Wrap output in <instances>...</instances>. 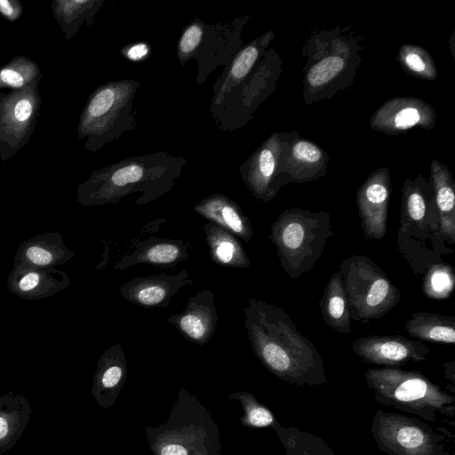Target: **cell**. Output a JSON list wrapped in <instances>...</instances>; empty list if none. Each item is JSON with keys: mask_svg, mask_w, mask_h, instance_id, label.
I'll return each instance as SVG.
<instances>
[{"mask_svg": "<svg viewBox=\"0 0 455 455\" xmlns=\"http://www.w3.org/2000/svg\"><path fill=\"white\" fill-rule=\"evenodd\" d=\"M367 387L385 405L435 421L439 413L453 411L454 397L418 371L398 367L370 368L364 373Z\"/></svg>", "mask_w": 455, "mask_h": 455, "instance_id": "4", "label": "cell"}, {"mask_svg": "<svg viewBox=\"0 0 455 455\" xmlns=\"http://www.w3.org/2000/svg\"><path fill=\"white\" fill-rule=\"evenodd\" d=\"M390 192L388 176L381 172L371 176L358 189L356 204L365 238L379 240L387 235Z\"/></svg>", "mask_w": 455, "mask_h": 455, "instance_id": "12", "label": "cell"}, {"mask_svg": "<svg viewBox=\"0 0 455 455\" xmlns=\"http://www.w3.org/2000/svg\"><path fill=\"white\" fill-rule=\"evenodd\" d=\"M193 280L186 268L175 274H157L132 278L119 292L127 301L144 307H165L176 293Z\"/></svg>", "mask_w": 455, "mask_h": 455, "instance_id": "11", "label": "cell"}, {"mask_svg": "<svg viewBox=\"0 0 455 455\" xmlns=\"http://www.w3.org/2000/svg\"><path fill=\"white\" fill-rule=\"evenodd\" d=\"M427 56V52L418 47L403 46L401 49L402 60L409 70L424 77H434L435 68Z\"/></svg>", "mask_w": 455, "mask_h": 455, "instance_id": "32", "label": "cell"}, {"mask_svg": "<svg viewBox=\"0 0 455 455\" xmlns=\"http://www.w3.org/2000/svg\"><path fill=\"white\" fill-rule=\"evenodd\" d=\"M243 310L251 348L268 371L292 385L327 381L321 354L283 308L249 297Z\"/></svg>", "mask_w": 455, "mask_h": 455, "instance_id": "1", "label": "cell"}, {"mask_svg": "<svg viewBox=\"0 0 455 455\" xmlns=\"http://www.w3.org/2000/svg\"><path fill=\"white\" fill-rule=\"evenodd\" d=\"M139 87L134 79H122L101 84L92 92L77 126L78 140L86 138V150L96 152L135 129L132 108Z\"/></svg>", "mask_w": 455, "mask_h": 455, "instance_id": "5", "label": "cell"}, {"mask_svg": "<svg viewBox=\"0 0 455 455\" xmlns=\"http://www.w3.org/2000/svg\"><path fill=\"white\" fill-rule=\"evenodd\" d=\"M344 68V61L338 56H331L313 66L307 74V83L313 87L324 85L332 80Z\"/></svg>", "mask_w": 455, "mask_h": 455, "instance_id": "30", "label": "cell"}, {"mask_svg": "<svg viewBox=\"0 0 455 455\" xmlns=\"http://www.w3.org/2000/svg\"><path fill=\"white\" fill-rule=\"evenodd\" d=\"M94 375V390L100 395L117 392L124 382L127 363L121 344L110 346L101 355Z\"/></svg>", "mask_w": 455, "mask_h": 455, "instance_id": "24", "label": "cell"}, {"mask_svg": "<svg viewBox=\"0 0 455 455\" xmlns=\"http://www.w3.org/2000/svg\"><path fill=\"white\" fill-rule=\"evenodd\" d=\"M76 253L64 243L58 232H47L21 243L13 257V266L27 265L56 268L70 260Z\"/></svg>", "mask_w": 455, "mask_h": 455, "instance_id": "18", "label": "cell"}, {"mask_svg": "<svg viewBox=\"0 0 455 455\" xmlns=\"http://www.w3.org/2000/svg\"><path fill=\"white\" fill-rule=\"evenodd\" d=\"M148 51L149 49L147 44L139 43L126 49L124 55L132 60H140L148 55Z\"/></svg>", "mask_w": 455, "mask_h": 455, "instance_id": "35", "label": "cell"}, {"mask_svg": "<svg viewBox=\"0 0 455 455\" xmlns=\"http://www.w3.org/2000/svg\"><path fill=\"white\" fill-rule=\"evenodd\" d=\"M194 211L246 243L252 238L253 228L249 218L235 201L223 194L208 196L195 205Z\"/></svg>", "mask_w": 455, "mask_h": 455, "instance_id": "19", "label": "cell"}, {"mask_svg": "<svg viewBox=\"0 0 455 455\" xmlns=\"http://www.w3.org/2000/svg\"><path fill=\"white\" fill-rule=\"evenodd\" d=\"M351 319L368 322L388 314L400 301L399 289L365 255L353 254L339 265Z\"/></svg>", "mask_w": 455, "mask_h": 455, "instance_id": "6", "label": "cell"}, {"mask_svg": "<svg viewBox=\"0 0 455 455\" xmlns=\"http://www.w3.org/2000/svg\"><path fill=\"white\" fill-rule=\"evenodd\" d=\"M23 6L18 0H0V14L11 22L16 21L22 14Z\"/></svg>", "mask_w": 455, "mask_h": 455, "instance_id": "33", "label": "cell"}, {"mask_svg": "<svg viewBox=\"0 0 455 455\" xmlns=\"http://www.w3.org/2000/svg\"><path fill=\"white\" fill-rule=\"evenodd\" d=\"M398 232L411 235L440 234L435 197L428 196L421 182L404 183ZM441 235V234H440Z\"/></svg>", "mask_w": 455, "mask_h": 455, "instance_id": "15", "label": "cell"}, {"mask_svg": "<svg viewBox=\"0 0 455 455\" xmlns=\"http://www.w3.org/2000/svg\"><path fill=\"white\" fill-rule=\"evenodd\" d=\"M291 158L294 164H299L301 173L299 180H307L306 171H307L308 179L314 176V165H318L323 160V153L321 149L315 144L307 140H299L291 149Z\"/></svg>", "mask_w": 455, "mask_h": 455, "instance_id": "29", "label": "cell"}, {"mask_svg": "<svg viewBox=\"0 0 455 455\" xmlns=\"http://www.w3.org/2000/svg\"><path fill=\"white\" fill-rule=\"evenodd\" d=\"M404 330L420 341L454 344L455 317L436 313L416 312L404 323Z\"/></svg>", "mask_w": 455, "mask_h": 455, "instance_id": "23", "label": "cell"}, {"mask_svg": "<svg viewBox=\"0 0 455 455\" xmlns=\"http://www.w3.org/2000/svg\"><path fill=\"white\" fill-rule=\"evenodd\" d=\"M240 397L245 416V423L254 427H266L274 424L275 419L271 411L259 403L251 394L243 393Z\"/></svg>", "mask_w": 455, "mask_h": 455, "instance_id": "31", "label": "cell"}, {"mask_svg": "<svg viewBox=\"0 0 455 455\" xmlns=\"http://www.w3.org/2000/svg\"><path fill=\"white\" fill-rule=\"evenodd\" d=\"M354 353L366 363L398 367L427 360L430 347L423 341L402 335H371L352 342Z\"/></svg>", "mask_w": 455, "mask_h": 455, "instance_id": "10", "label": "cell"}, {"mask_svg": "<svg viewBox=\"0 0 455 455\" xmlns=\"http://www.w3.org/2000/svg\"><path fill=\"white\" fill-rule=\"evenodd\" d=\"M433 189L440 234L451 245L455 243V193L451 176L440 167H432Z\"/></svg>", "mask_w": 455, "mask_h": 455, "instance_id": "22", "label": "cell"}, {"mask_svg": "<svg viewBox=\"0 0 455 455\" xmlns=\"http://www.w3.org/2000/svg\"><path fill=\"white\" fill-rule=\"evenodd\" d=\"M41 77L36 62L25 56H17L0 68V89L20 90L39 83Z\"/></svg>", "mask_w": 455, "mask_h": 455, "instance_id": "26", "label": "cell"}, {"mask_svg": "<svg viewBox=\"0 0 455 455\" xmlns=\"http://www.w3.org/2000/svg\"><path fill=\"white\" fill-rule=\"evenodd\" d=\"M214 297L209 289L198 291L188 298L181 313L172 315L167 322L192 343H208L216 331L219 320Z\"/></svg>", "mask_w": 455, "mask_h": 455, "instance_id": "13", "label": "cell"}, {"mask_svg": "<svg viewBox=\"0 0 455 455\" xmlns=\"http://www.w3.org/2000/svg\"><path fill=\"white\" fill-rule=\"evenodd\" d=\"M39 83L0 94V159L25 147L35 131L41 108Z\"/></svg>", "mask_w": 455, "mask_h": 455, "instance_id": "9", "label": "cell"}, {"mask_svg": "<svg viewBox=\"0 0 455 455\" xmlns=\"http://www.w3.org/2000/svg\"><path fill=\"white\" fill-rule=\"evenodd\" d=\"M245 22L237 19L231 23L206 24L194 20L185 28L178 43L180 63L184 66L188 60H196L197 83H204L216 67L228 66L238 52L242 45L240 32Z\"/></svg>", "mask_w": 455, "mask_h": 455, "instance_id": "7", "label": "cell"}, {"mask_svg": "<svg viewBox=\"0 0 455 455\" xmlns=\"http://www.w3.org/2000/svg\"><path fill=\"white\" fill-rule=\"evenodd\" d=\"M204 231L211 259L215 264L234 268L250 267V258L238 237L212 222L204 226Z\"/></svg>", "mask_w": 455, "mask_h": 455, "instance_id": "20", "label": "cell"}, {"mask_svg": "<svg viewBox=\"0 0 455 455\" xmlns=\"http://www.w3.org/2000/svg\"><path fill=\"white\" fill-rule=\"evenodd\" d=\"M333 235L327 212L291 208L272 223L268 238L276 248L283 270L297 279L311 271Z\"/></svg>", "mask_w": 455, "mask_h": 455, "instance_id": "3", "label": "cell"}, {"mask_svg": "<svg viewBox=\"0 0 455 455\" xmlns=\"http://www.w3.org/2000/svg\"><path fill=\"white\" fill-rule=\"evenodd\" d=\"M278 154L277 145L270 139L240 167L242 179L252 196L264 203L273 199L277 192Z\"/></svg>", "mask_w": 455, "mask_h": 455, "instance_id": "17", "label": "cell"}, {"mask_svg": "<svg viewBox=\"0 0 455 455\" xmlns=\"http://www.w3.org/2000/svg\"><path fill=\"white\" fill-rule=\"evenodd\" d=\"M102 4L101 0H55L52 3V10L66 37L69 39L83 24L93 22Z\"/></svg>", "mask_w": 455, "mask_h": 455, "instance_id": "25", "label": "cell"}, {"mask_svg": "<svg viewBox=\"0 0 455 455\" xmlns=\"http://www.w3.org/2000/svg\"><path fill=\"white\" fill-rule=\"evenodd\" d=\"M189 243L181 239L148 237L135 243L134 249L123 255L114 265L124 270L138 264L173 267L189 258Z\"/></svg>", "mask_w": 455, "mask_h": 455, "instance_id": "16", "label": "cell"}, {"mask_svg": "<svg viewBox=\"0 0 455 455\" xmlns=\"http://www.w3.org/2000/svg\"><path fill=\"white\" fill-rule=\"evenodd\" d=\"M186 163L167 153L129 157L94 171L78 186L76 201L83 206L102 205L140 193V204H148L173 188Z\"/></svg>", "mask_w": 455, "mask_h": 455, "instance_id": "2", "label": "cell"}, {"mask_svg": "<svg viewBox=\"0 0 455 455\" xmlns=\"http://www.w3.org/2000/svg\"><path fill=\"white\" fill-rule=\"evenodd\" d=\"M12 434H14V424L11 420V416L0 412V443H4Z\"/></svg>", "mask_w": 455, "mask_h": 455, "instance_id": "34", "label": "cell"}, {"mask_svg": "<svg viewBox=\"0 0 455 455\" xmlns=\"http://www.w3.org/2000/svg\"><path fill=\"white\" fill-rule=\"evenodd\" d=\"M371 431L379 449L390 455H449L443 436L414 418L378 410Z\"/></svg>", "mask_w": 455, "mask_h": 455, "instance_id": "8", "label": "cell"}, {"mask_svg": "<svg viewBox=\"0 0 455 455\" xmlns=\"http://www.w3.org/2000/svg\"><path fill=\"white\" fill-rule=\"evenodd\" d=\"M67 273L58 268L13 266L7 278L11 292L26 300L52 297L69 286Z\"/></svg>", "mask_w": 455, "mask_h": 455, "instance_id": "14", "label": "cell"}, {"mask_svg": "<svg viewBox=\"0 0 455 455\" xmlns=\"http://www.w3.org/2000/svg\"><path fill=\"white\" fill-rule=\"evenodd\" d=\"M319 307L323 320L331 329L343 334L351 331L348 301L339 271L327 283Z\"/></svg>", "mask_w": 455, "mask_h": 455, "instance_id": "21", "label": "cell"}, {"mask_svg": "<svg viewBox=\"0 0 455 455\" xmlns=\"http://www.w3.org/2000/svg\"><path fill=\"white\" fill-rule=\"evenodd\" d=\"M392 109L385 108L378 112L376 123L385 129L403 130L419 124L426 114V107L419 102L412 100H402L396 104L391 103Z\"/></svg>", "mask_w": 455, "mask_h": 455, "instance_id": "27", "label": "cell"}, {"mask_svg": "<svg viewBox=\"0 0 455 455\" xmlns=\"http://www.w3.org/2000/svg\"><path fill=\"white\" fill-rule=\"evenodd\" d=\"M454 287V275L451 266L443 263L433 265L424 277L423 291L431 299H445Z\"/></svg>", "mask_w": 455, "mask_h": 455, "instance_id": "28", "label": "cell"}]
</instances>
